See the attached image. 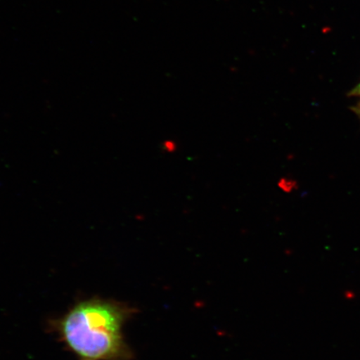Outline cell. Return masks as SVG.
<instances>
[{"label":"cell","instance_id":"cell-4","mask_svg":"<svg viewBox=\"0 0 360 360\" xmlns=\"http://www.w3.org/2000/svg\"><path fill=\"white\" fill-rule=\"evenodd\" d=\"M357 112L360 115V105L358 106Z\"/></svg>","mask_w":360,"mask_h":360},{"label":"cell","instance_id":"cell-2","mask_svg":"<svg viewBox=\"0 0 360 360\" xmlns=\"http://www.w3.org/2000/svg\"><path fill=\"white\" fill-rule=\"evenodd\" d=\"M163 148L164 150L167 153H174L175 150H176L177 145L174 141L168 139V141L164 142Z\"/></svg>","mask_w":360,"mask_h":360},{"label":"cell","instance_id":"cell-3","mask_svg":"<svg viewBox=\"0 0 360 360\" xmlns=\"http://www.w3.org/2000/svg\"><path fill=\"white\" fill-rule=\"evenodd\" d=\"M353 94H354V96H360V84L354 89Z\"/></svg>","mask_w":360,"mask_h":360},{"label":"cell","instance_id":"cell-1","mask_svg":"<svg viewBox=\"0 0 360 360\" xmlns=\"http://www.w3.org/2000/svg\"><path fill=\"white\" fill-rule=\"evenodd\" d=\"M134 309L119 301L92 298L80 301L55 323L60 340L84 360H129L124 326Z\"/></svg>","mask_w":360,"mask_h":360}]
</instances>
